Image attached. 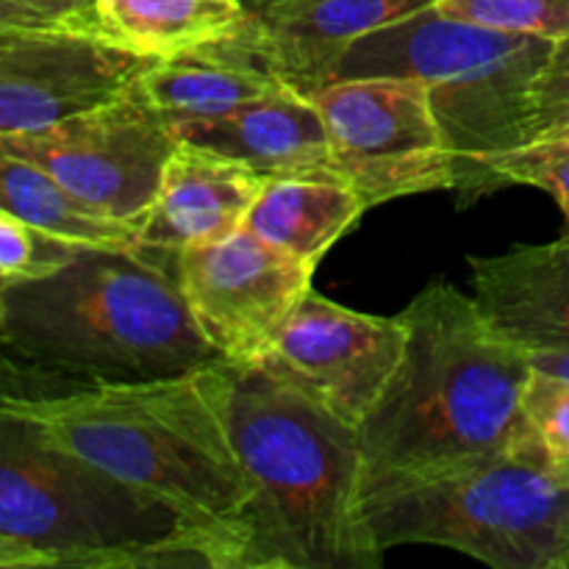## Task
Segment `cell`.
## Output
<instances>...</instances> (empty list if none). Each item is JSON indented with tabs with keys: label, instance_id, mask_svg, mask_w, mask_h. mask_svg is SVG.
Listing matches in <instances>:
<instances>
[{
	"label": "cell",
	"instance_id": "28",
	"mask_svg": "<svg viewBox=\"0 0 569 569\" xmlns=\"http://www.w3.org/2000/svg\"><path fill=\"white\" fill-rule=\"evenodd\" d=\"M39 567H56L53 559L42 550L31 548V545L20 542L14 537L0 533V569H39Z\"/></svg>",
	"mask_w": 569,
	"mask_h": 569
},
{
	"label": "cell",
	"instance_id": "19",
	"mask_svg": "<svg viewBox=\"0 0 569 569\" xmlns=\"http://www.w3.org/2000/svg\"><path fill=\"white\" fill-rule=\"evenodd\" d=\"M94 22L106 42L139 59H172L242 31V0H98Z\"/></svg>",
	"mask_w": 569,
	"mask_h": 569
},
{
	"label": "cell",
	"instance_id": "5",
	"mask_svg": "<svg viewBox=\"0 0 569 569\" xmlns=\"http://www.w3.org/2000/svg\"><path fill=\"white\" fill-rule=\"evenodd\" d=\"M553 44L428 6L350 44L328 81L395 76L422 83L453 156V192L476 198L481 167L528 142L533 87Z\"/></svg>",
	"mask_w": 569,
	"mask_h": 569
},
{
	"label": "cell",
	"instance_id": "4",
	"mask_svg": "<svg viewBox=\"0 0 569 569\" xmlns=\"http://www.w3.org/2000/svg\"><path fill=\"white\" fill-rule=\"evenodd\" d=\"M9 348L59 381L131 383L222 365L176 272L148 250L87 248L67 267L6 289Z\"/></svg>",
	"mask_w": 569,
	"mask_h": 569
},
{
	"label": "cell",
	"instance_id": "12",
	"mask_svg": "<svg viewBox=\"0 0 569 569\" xmlns=\"http://www.w3.org/2000/svg\"><path fill=\"white\" fill-rule=\"evenodd\" d=\"M148 59L76 28L0 31V137L48 128L117 98Z\"/></svg>",
	"mask_w": 569,
	"mask_h": 569
},
{
	"label": "cell",
	"instance_id": "9",
	"mask_svg": "<svg viewBox=\"0 0 569 569\" xmlns=\"http://www.w3.org/2000/svg\"><path fill=\"white\" fill-rule=\"evenodd\" d=\"M0 148L42 167L98 214L139 231L178 137L172 122L131 83L117 98L48 128L6 133Z\"/></svg>",
	"mask_w": 569,
	"mask_h": 569
},
{
	"label": "cell",
	"instance_id": "15",
	"mask_svg": "<svg viewBox=\"0 0 569 569\" xmlns=\"http://www.w3.org/2000/svg\"><path fill=\"white\" fill-rule=\"evenodd\" d=\"M264 176L242 161L178 139L161 176L153 206L139 226L148 253L172 256L192 244L217 242L244 226Z\"/></svg>",
	"mask_w": 569,
	"mask_h": 569
},
{
	"label": "cell",
	"instance_id": "13",
	"mask_svg": "<svg viewBox=\"0 0 569 569\" xmlns=\"http://www.w3.org/2000/svg\"><path fill=\"white\" fill-rule=\"evenodd\" d=\"M437 0H250L244 33L253 53L287 87L311 94L348 48L376 28Z\"/></svg>",
	"mask_w": 569,
	"mask_h": 569
},
{
	"label": "cell",
	"instance_id": "26",
	"mask_svg": "<svg viewBox=\"0 0 569 569\" xmlns=\"http://www.w3.org/2000/svg\"><path fill=\"white\" fill-rule=\"evenodd\" d=\"M6 289H9V281L0 278V400L37 398V395L72 389V383L44 376V372L33 370L31 365H26V361L11 353L9 331H6Z\"/></svg>",
	"mask_w": 569,
	"mask_h": 569
},
{
	"label": "cell",
	"instance_id": "16",
	"mask_svg": "<svg viewBox=\"0 0 569 569\" xmlns=\"http://www.w3.org/2000/svg\"><path fill=\"white\" fill-rule=\"evenodd\" d=\"M476 303L522 350L569 348V222L559 239L470 259Z\"/></svg>",
	"mask_w": 569,
	"mask_h": 569
},
{
	"label": "cell",
	"instance_id": "30",
	"mask_svg": "<svg viewBox=\"0 0 569 569\" xmlns=\"http://www.w3.org/2000/svg\"><path fill=\"white\" fill-rule=\"evenodd\" d=\"M533 370L548 372V376L565 378L569 381V348H548V350H526Z\"/></svg>",
	"mask_w": 569,
	"mask_h": 569
},
{
	"label": "cell",
	"instance_id": "3",
	"mask_svg": "<svg viewBox=\"0 0 569 569\" xmlns=\"http://www.w3.org/2000/svg\"><path fill=\"white\" fill-rule=\"evenodd\" d=\"M228 431L253 489L244 569H376L359 428L261 365H231Z\"/></svg>",
	"mask_w": 569,
	"mask_h": 569
},
{
	"label": "cell",
	"instance_id": "17",
	"mask_svg": "<svg viewBox=\"0 0 569 569\" xmlns=\"http://www.w3.org/2000/svg\"><path fill=\"white\" fill-rule=\"evenodd\" d=\"M133 83L170 122L226 114L287 87L253 53L244 28L172 59L148 61Z\"/></svg>",
	"mask_w": 569,
	"mask_h": 569
},
{
	"label": "cell",
	"instance_id": "27",
	"mask_svg": "<svg viewBox=\"0 0 569 569\" xmlns=\"http://www.w3.org/2000/svg\"><path fill=\"white\" fill-rule=\"evenodd\" d=\"M22 3L42 11L50 20L78 28V31L98 33V22H94V3L98 0H22Z\"/></svg>",
	"mask_w": 569,
	"mask_h": 569
},
{
	"label": "cell",
	"instance_id": "11",
	"mask_svg": "<svg viewBox=\"0 0 569 569\" xmlns=\"http://www.w3.org/2000/svg\"><path fill=\"white\" fill-rule=\"evenodd\" d=\"M403 348L400 315H365L309 289L259 365L361 428L398 370Z\"/></svg>",
	"mask_w": 569,
	"mask_h": 569
},
{
	"label": "cell",
	"instance_id": "14",
	"mask_svg": "<svg viewBox=\"0 0 569 569\" xmlns=\"http://www.w3.org/2000/svg\"><path fill=\"white\" fill-rule=\"evenodd\" d=\"M172 128L181 142L242 161L264 178H339L320 109L292 87L226 114L176 120Z\"/></svg>",
	"mask_w": 569,
	"mask_h": 569
},
{
	"label": "cell",
	"instance_id": "7",
	"mask_svg": "<svg viewBox=\"0 0 569 569\" xmlns=\"http://www.w3.org/2000/svg\"><path fill=\"white\" fill-rule=\"evenodd\" d=\"M361 515L381 553L437 545L495 569H569V481L531 450L376 489Z\"/></svg>",
	"mask_w": 569,
	"mask_h": 569
},
{
	"label": "cell",
	"instance_id": "25",
	"mask_svg": "<svg viewBox=\"0 0 569 569\" xmlns=\"http://www.w3.org/2000/svg\"><path fill=\"white\" fill-rule=\"evenodd\" d=\"M533 139H569V37L553 44L533 87L528 142Z\"/></svg>",
	"mask_w": 569,
	"mask_h": 569
},
{
	"label": "cell",
	"instance_id": "21",
	"mask_svg": "<svg viewBox=\"0 0 569 569\" xmlns=\"http://www.w3.org/2000/svg\"><path fill=\"white\" fill-rule=\"evenodd\" d=\"M509 183H526L553 194L569 222V139H533L492 156L481 167L478 194L495 192Z\"/></svg>",
	"mask_w": 569,
	"mask_h": 569
},
{
	"label": "cell",
	"instance_id": "10",
	"mask_svg": "<svg viewBox=\"0 0 569 569\" xmlns=\"http://www.w3.org/2000/svg\"><path fill=\"white\" fill-rule=\"evenodd\" d=\"M172 272L200 331L228 365H259L311 289L315 267L248 228L172 253Z\"/></svg>",
	"mask_w": 569,
	"mask_h": 569
},
{
	"label": "cell",
	"instance_id": "18",
	"mask_svg": "<svg viewBox=\"0 0 569 569\" xmlns=\"http://www.w3.org/2000/svg\"><path fill=\"white\" fill-rule=\"evenodd\" d=\"M370 206L342 178H267L244 226L272 248L317 267Z\"/></svg>",
	"mask_w": 569,
	"mask_h": 569
},
{
	"label": "cell",
	"instance_id": "6",
	"mask_svg": "<svg viewBox=\"0 0 569 569\" xmlns=\"http://www.w3.org/2000/svg\"><path fill=\"white\" fill-rule=\"evenodd\" d=\"M0 533L56 567L222 569L217 545L176 511L56 448L0 411Z\"/></svg>",
	"mask_w": 569,
	"mask_h": 569
},
{
	"label": "cell",
	"instance_id": "2",
	"mask_svg": "<svg viewBox=\"0 0 569 569\" xmlns=\"http://www.w3.org/2000/svg\"><path fill=\"white\" fill-rule=\"evenodd\" d=\"M398 370L359 428L370 492L509 450H531L522 392L533 367L448 281H433L400 311Z\"/></svg>",
	"mask_w": 569,
	"mask_h": 569
},
{
	"label": "cell",
	"instance_id": "24",
	"mask_svg": "<svg viewBox=\"0 0 569 569\" xmlns=\"http://www.w3.org/2000/svg\"><path fill=\"white\" fill-rule=\"evenodd\" d=\"M433 6L498 31L531 33L553 42L569 37V0H437Z\"/></svg>",
	"mask_w": 569,
	"mask_h": 569
},
{
	"label": "cell",
	"instance_id": "29",
	"mask_svg": "<svg viewBox=\"0 0 569 569\" xmlns=\"http://www.w3.org/2000/svg\"><path fill=\"white\" fill-rule=\"evenodd\" d=\"M3 28H70V26L50 20L48 14L31 9V6H26L22 0H0V31H3Z\"/></svg>",
	"mask_w": 569,
	"mask_h": 569
},
{
	"label": "cell",
	"instance_id": "8",
	"mask_svg": "<svg viewBox=\"0 0 569 569\" xmlns=\"http://www.w3.org/2000/svg\"><path fill=\"white\" fill-rule=\"evenodd\" d=\"M331 139L337 176L367 206L456 189V164L428 92L411 78H339L309 94Z\"/></svg>",
	"mask_w": 569,
	"mask_h": 569
},
{
	"label": "cell",
	"instance_id": "23",
	"mask_svg": "<svg viewBox=\"0 0 569 569\" xmlns=\"http://www.w3.org/2000/svg\"><path fill=\"white\" fill-rule=\"evenodd\" d=\"M81 250H87V244L67 242L0 209V278L9 283L50 276L70 264Z\"/></svg>",
	"mask_w": 569,
	"mask_h": 569
},
{
	"label": "cell",
	"instance_id": "1",
	"mask_svg": "<svg viewBox=\"0 0 569 569\" xmlns=\"http://www.w3.org/2000/svg\"><path fill=\"white\" fill-rule=\"evenodd\" d=\"M231 365L131 383H83L0 400L48 442L139 489L209 537L222 569H244L253 489L228 431Z\"/></svg>",
	"mask_w": 569,
	"mask_h": 569
},
{
	"label": "cell",
	"instance_id": "20",
	"mask_svg": "<svg viewBox=\"0 0 569 569\" xmlns=\"http://www.w3.org/2000/svg\"><path fill=\"white\" fill-rule=\"evenodd\" d=\"M0 209L87 248H142L137 228L98 214L67 192L50 172L6 148H0Z\"/></svg>",
	"mask_w": 569,
	"mask_h": 569
},
{
	"label": "cell",
	"instance_id": "22",
	"mask_svg": "<svg viewBox=\"0 0 569 569\" xmlns=\"http://www.w3.org/2000/svg\"><path fill=\"white\" fill-rule=\"evenodd\" d=\"M531 453L569 481V381L533 370L522 392Z\"/></svg>",
	"mask_w": 569,
	"mask_h": 569
}]
</instances>
